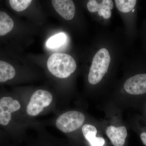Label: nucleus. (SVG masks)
Here are the masks:
<instances>
[{"label": "nucleus", "mask_w": 146, "mask_h": 146, "mask_svg": "<svg viewBox=\"0 0 146 146\" xmlns=\"http://www.w3.org/2000/svg\"><path fill=\"white\" fill-rule=\"evenodd\" d=\"M76 63L70 55L64 53L53 54L47 61V67L52 75L60 78H68L75 71Z\"/></svg>", "instance_id": "nucleus-1"}, {"label": "nucleus", "mask_w": 146, "mask_h": 146, "mask_svg": "<svg viewBox=\"0 0 146 146\" xmlns=\"http://www.w3.org/2000/svg\"><path fill=\"white\" fill-rule=\"evenodd\" d=\"M111 58L109 52L103 48L94 56L88 75L89 83L93 85L101 81L107 72L110 64Z\"/></svg>", "instance_id": "nucleus-2"}, {"label": "nucleus", "mask_w": 146, "mask_h": 146, "mask_svg": "<svg viewBox=\"0 0 146 146\" xmlns=\"http://www.w3.org/2000/svg\"><path fill=\"white\" fill-rule=\"evenodd\" d=\"M85 116L82 112L71 110L59 116L56 125L58 129L64 133H70L76 130L84 122Z\"/></svg>", "instance_id": "nucleus-3"}, {"label": "nucleus", "mask_w": 146, "mask_h": 146, "mask_svg": "<svg viewBox=\"0 0 146 146\" xmlns=\"http://www.w3.org/2000/svg\"><path fill=\"white\" fill-rule=\"evenodd\" d=\"M52 101L50 92L44 90H38L34 92L27 106V112L30 116H36L49 106Z\"/></svg>", "instance_id": "nucleus-4"}, {"label": "nucleus", "mask_w": 146, "mask_h": 146, "mask_svg": "<svg viewBox=\"0 0 146 146\" xmlns=\"http://www.w3.org/2000/svg\"><path fill=\"white\" fill-rule=\"evenodd\" d=\"M20 103L11 97H3L0 100V124L6 125L11 117V113L21 108Z\"/></svg>", "instance_id": "nucleus-5"}, {"label": "nucleus", "mask_w": 146, "mask_h": 146, "mask_svg": "<svg viewBox=\"0 0 146 146\" xmlns=\"http://www.w3.org/2000/svg\"><path fill=\"white\" fill-rule=\"evenodd\" d=\"M124 89L128 94L140 96L146 94V74H140L127 80L123 85Z\"/></svg>", "instance_id": "nucleus-6"}, {"label": "nucleus", "mask_w": 146, "mask_h": 146, "mask_svg": "<svg viewBox=\"0 0 146 146\" xmlns=\"http://www.w3.org/2000/svg\"><path fill=\"white\" fill-rule=\"evenodd\" d=\"M52 5L58 14L65 20L70 21L74 18L75 7L71 0H53Z\"/></svg>", "instance_id": "nucleus-7"}, {"label": "nucleus", "mask_w": 146, "mask_h": 146, "mask_svg": "<svg viewBox=\"0 0 146 146\" xmlns=\"http://www.w3.org/2000/svg\"><path fill=\"white\" fill-rule=\"evenodd\" d=\"M106 135L114 146H123L127 136L126 127L124 126L116 127L110 125L106 131Z\"/></svg>", "instance_id": "nucleus-8"}, {"label": "nucleus", "mask_w": 146, "mask_h": 146, "mask_svg": "<svg viewBox=\"0 0 146 146\" xmlns=\"http://www.w3.org/2000/svg\"><path fill=\"white\" fill-rule=\"evenodd\" d=\"M82 133L91 146H104L105 141L102 137H96L98 131L94 126L85 124L82 127Z\"/></svg>", "instance_id": "nucleus-9"}, {"label": "nucleus", "mask_w": 146, "mask_h": 146, "mask_svg": "<svg viewBox=\"0 0 146 146\" xmlns=\"http://www.w3.org/2000/svg\"><path fill=\"white\" fill-rule=\"evenodd\" d=\"M13 26L12 18L5 12L0 11V36L7 34L12 30Z\"/></svg>", "instance_id": "nucleus-10"}, {"label": "nucleus", "mask_w": 146, "mask_h": 146, "mask_svg": "<svg viewBox=\"0 0 146 146\" xmlns=\"http://www.w3.org/2000/svg\"><path fill=\"white\" fill-rule=\"evenodd\" d=\"M15 75L16 71L12 65L0 60V82H5L11 79Z\"/></svg>", "instance_id": "nucleus-11"}, {"label": "nucleus", "mask_w": 146, "mask_h": 146, "mask_svg": "<svg viewBox=\"0 0 146 146\" xmlns=\"http://www.w3.org/2000/svg\"><path fill=\"white\" fill-rule=\"evenodd\" d=\"M66 40V35L64 33H61L54 35L48 39L46 42V46L50 48H56L64 44Z\"/></svg>", "instance_id": "nucleus-12"}, {"label": "nucleus", "mask_w": 146, "mask_h": 146, "mask_svg": "<svg viewBox=\"0 0 146 146\" xmlns=\"http://www.w3.org/2000/svg\"><path fill=\"white\" fill-rule=\"evenodd\" d=\"M113 2L111 0H103L99 5L98 11L100 16H103L105 19H109L111 16V9L113 8Z\"/></svg>", "instance_id": "nucleus-13"}, {"label": "nucleus", "mask_w": 146, "mask_h": 146, "mask_svg": "<svg viewBox=\"0 0 146 146\" xmlns=\"http://www.w3.org/2000/svg\"><path fill=\"white\" fill-rule=\"evenodd\" d=\"M117 8L121 12L127 13L133 10L137 1L135 0H115Z\"/></svg>", "instance_id": "nucleus-14"}, {"label": "nucleus", "mask_w": 146, "mask_h": 146, "mask_svg": "<svg viewBox=\"0 0 146 146\" xmlns=\"http://www.w3.org/2000/svg\"><path fill=\"white\" fill-rule=\"evenodd\" d=\"M32 1L31 0H10L9 3L13 9L20 12L26 9Z\"/></svg>", "instance_id": "nucleus-15"}, {"label": "nucleus", "mask_w": 146, "mask_h": 146, "mask_svg": "<svg viewBox=\"0 0 146 146\" xmlns=\"http://www.w3.org/2000/svg\"><path fill=\"white\" fill-rule=\"evenodd\" d=\"M99 4L97 1L90 0L87 3V8L91 12H96L98 11L99 9Z\"/></svg>", "instance_id": "nucleus-16"}, {"label": "nucleus", "mask_w": 146, "mask_h": 146, "mask_svg": "<svg viewBox=\"0 0 146 146\" xmlns=\"http://www.w3.org/2000/svg\"><path fill=\"white\" fill-rule=\"evenodd\" d=\"M140 138L142 143L144 145L146 146V132H143L140 135Z\"/></svg>", "instance_id": "nucleus-17"}]
</instances>
